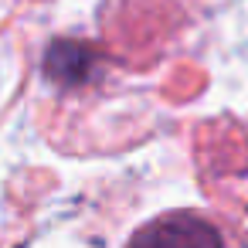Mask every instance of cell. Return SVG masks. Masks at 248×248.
I'll return each mask as SVG.
<instances>
[]
</instances>
